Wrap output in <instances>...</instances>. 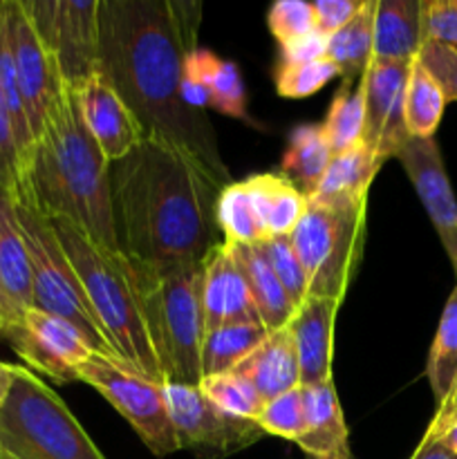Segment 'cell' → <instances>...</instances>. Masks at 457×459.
Returning a JSON list of instances; mask_svg holds the SVG:
<instances>
[{"mask_svg":"<svg viewBox=\"0 0 457 459\" xmlns=\"http://www.w3.org/2000/svg\"><path fill=\"white\" fill-rule=\"evenodd\" d=\"M202 4L99 0V63L143 130L200 160L222 186L231 175L209 112L182 101L184 61L197 49Z\"/></svg>","mask_w":457,"mask_h":459,"instance_id":"1","label":"cell"},{"mask_svg":"<svg viewBox=\"0 0 457 459\" xmlns=\"http://www.w3.org/2000/svg\"><path fill=\"white\" fill-rule=\"evenodd\" d=\"M421 48V0H375L372 61L412 63Z\"/></svg>","mask_w":457,"mask_h":459,"instance_id":"22","label":"cell"},{"mask_svg":"<svg viewBox=\"0 0 457 459\" xmlns=\"http://www.w3.org/2000/svg\"><path fill=\"white\" fill-rule=\"evenodd\" d=\"M16 372H18V366H13V363L0 361V408H3L4 399H7V394H9V390H12L13 377H16Z\"/></svg>","mask_w":457,"mask_h":459,"instance_id":"47","label":"cell"},{"mask_svg":"<svg viewBox=\"0 0 457 459\" xmlns=\"http://www.w3.org/2000/svg\"><path fill=\"white\" fill-rule=\"evenodd\" d=\"M381 161L367 151L363 143H357L349 151L332 157L325 175L316 191L307 197L314 202H357L367 200L370 186L376 173L381 170Z\"/></svg>","mask_w":457,"mask_h":459,"instance_id":"25","label":"cell"},{"mask_svg":"<svg viewBox=\"0 0 457 459\" xmlns=\"http://www.w3.org/2000/svg\"><path fill=\"white\" fill-rule=\"evenodd\" d=\"M269 336L263 323H227L204 332L202 341V379L231 372Z\"/></svg>","mask_w":457,"mask_h":459,"instance_id":"27","label":"cell"},{"mask_svg":"<svg viewBox=\"0 0 457 459\" xmlns=\"http://www.w3.org/2000/svg\"><path fill=\"white\" fill-rule=\"evenodd\" d=\"M446 103L442 88L415 58L410 63L406 94H403V119H406L408 134L417 139L435 137Z\"/></svg>","mask_w":457,"mask_h":459,"instance_id":"29","label":"cell"},{"mask_svg":"<svg viewBox=\"0 0 457 459\" xmlns=\"http://www.w3.org/2000/svg\"><path fill=\"white\" fill-rule=\"evenodd\" d=\"M215 215L227 245H260L267 240L245 182H231L220 191Z\"/></svg>","mask_w":457,"mask_h":459,"instance_id":"32","label":"cell"},{"mask_svg":"<svg viewBox=\"0 0 457 459\" xmlns=\"http://www.w3.org/2000/svg\"><path fill=\"white\" fill-rule=\"evenodd\" d=\"M341 303L343 300L309 296L287 325L298 357L300 385H316L332 379V348Z\"/></svg>","mask_w":457,"mask_h":459,"instance_id":"18","label":"cell"},{"mask_svg":"<svg viewBox=\"0 0 457 459\" xmlns=\"http://www.w3.org/2000/svg\"><path fill=\"white\" fill-rule=\"evenodd\" d=\"M264 435H276V437L298 442L305 433V390L303 385L272 399L263 406L258 420Z\"/></svg>","mask_w":457,"mask_h":459,"instance_id":"35","label":"cell"},{"mask_svg":"<svg viewBox=\"0 0 457 459\" xmlns=\"http://www.w3.org/2000/svg\"><path fill=\"white\" fill-rule=\"evenodd\" d=\"M426 377H428L435 402L442 406L457 385V287L444 305L437 334L430 345Z\"/></svg>","mask_w":457,"mask_h":459,"instance_id":"30","label":"cell"},{"mask_svg":"<svg viewBox=\"0 0 457 459\" xmlns=\"http://www.w3.org/2000/svg\"><path fill=\"white\" fill-rule=\"evenodd\" d=\"M31 307L30 254L18 227L12 193L0 188V332L21 321Z\"/></svg>","mask_w":457,"mask_h":459,"instance_id":"17","label":"cell"},{"mask_svg":"<svg viewBox=\"0 0 457 459\" xmlns=\"http://www.w3.org/2000/svg\"><path fill=\"white\" fill-rule=\"evenodd\" d=\"M305 390V433L298 448L309 457H334L349 451L348 426L343 408L336 394L334 379L316 385H303Z\"/></svg>","mask_w":457,"mask_h":459,"instance_id":"21","label":"cell"},{"mask_svg":"<svg viewBox=\"0 0 457 459\" xmlns=\"http://www.w3.org/2000/svg\"><path fill=\"white\" fill-rule=\"evenodd\" d=\"M334 76H341V72L327 56L300 65H280L276 70V90L285 99H305L325 88Z\"/></svg>","mask_w":457,"mask_h":459,"instance_id":"36","label":"cell"},{"mask_svg":"<svg viewBox=\"0 0 457 459\" xmlns=\"http://www.w3.org/2000/svg\"><path fill=\"white\" fill-rule=\"evenodd\" d=\"M424 40L457 48V0H421V43Z\"/></svg>","mask_w":457,"mask_h":459,"instance_id":"42","label":"cell"},{"mask_svg":"<svg viewBox=\"0 0 457 459\" xmlns=\"http://www.w3.org/2000/svg\"><path fill=\"white\" fill-rule=\"evenodd\" d=\"M352 81H343L336 97L332 99L325 121L321 124L327 143L332 148V155L349 151L363 139V124H366L363 90L361 85H357V88H352Z\"/></svg>","mask_w":457,"mask_h":459,"instance_id":"31","label":"cell"},{"mask_svg":"<svg viewBox=\"0 0 457 459\" xmlns=\"http://www.w3.org/2000/svg\"><path fill=\"white\" fill-rule=\"evenodd\" d=\"M410 63H379L372 61L363 72V124L361 143L385 164L388 160H397L399 151L410 139L403 119V94H406Z\"/></svg>","mask_w":457,"mask_h":459,"instance_id":"14","label":"cell"},{"mask_svg":"<svg viewBox=\"0 0 457 459\" xmlns=\"http://www.w3.org/2000/svg\"><path fill=\"white\" fill-rule=\"evenodd\" d=\"M76 108L85 128L94 137L106 160L119 161L143 142V130L124 99L99 67L85 83L74 90Z\"/></svg>","mask_w":457,"mask_h":459,"instance_id":"16","label":"cell"},{"mask_svg":"<svg viewBox=\"0 0 457 459\" xmlns=\"http://www.w3.org/2000/svg\"><path fill=\"white\" fill-rule=\"evenodd\" d=\"M200 390L213 406L228 412V415L240 417V420H258L260 411L264 406L254 385L242 379V377H237L236 372L206 377V379H202Z\"/></svg>","mask_w":457,"mask_h":459,"instance_id":"33","label":"cell"},{"mask_svg":"<svg viewBox=\"0 0 457 459\" xmlns=\"http://www.w3.org/2000/svg\"><path fill=\"white\" fill-rule=\"evenodd\" d=\"M453 420H457V385L455 390H453L451 397H448L442 406H437V415L433 417L430 426H444Z\"/></svg>","mask_w":457,"mask_h":459,"instance_id":"46","label":"cell"},{"mask_svg":"<svg viewBox=\"0 0 457 459\" xmlns=\"http://www.w3.org/2000/svg\"><path fill=\"white\" fill-rule=\"evenodd\" d=\"M428 430L430 433L439 435V437H442L444 442H446L448 446L457 453V420L448 421V424H444V426H428Z\"/></svg>","mask_w":457,"mask_h":459,"instance_id":"48","label":"cell"},{"mask_svg":"<svg viewBox=\"0 0 457 459\" xmlns=\"http://www.w3.org/2000/svg\"><path fill=\"white\" fill-rule=\"evenodd\" d=\"M49 224L79 276L116 361L143 379L164 384L160 361L148 336L142 294L124 255H110L97 249L81 236V231L63 220H49Z\"/></svg>","mask_w":457,"mask_h":459,"instance_id":"4","label":"cell"},{"mask_svg":"<svg viewBox=\"0 0 457 459\" xmlns=\"http://www.w3.org/2000/svg\"><path fill=\"white\" fill-rule=\"evenodd\" d=\"M363 3L366 0H314L316 31H321L323 36H332L361 12Z\"/></svg>","mask_w":457,"mask_h":459,"instance_id":"43","label":"cell"},{"mask_svg":"<svg viewBox=\"0 0 457 459\" xmlns=\"http://www.w3.org/2000/svg\"><path fill=\"white\" fill-rule=\"evenodd\" d=\"M222 188L200 160L161 139L112 161L116 245L137 285L204 264L224 245L215 215Z\"/></svg>","mask_w":457,"mask_h":459,"instance_id":"2","label":"cell"},{"mask_svg":"<svg viewBox=\"0 0 457 459\" xmlns=\"http://www.w3.org/2000/svg\"><path fill=\"white\" fill-rule=\"evenodd\" d=\"M0 22L7 36L18 88L36 142L49 112L67 88L63 85L56 61L40 40L22 0H0Z\"/></svg>","mask_w":457,"mask_h":459,"instance_id":"12","label":"cell"},{"mask_svg":"<svg viewBox=\"0 0 457 459\" xmlns=\"http://www.w3.org/2000/svg\"><path fill=\"white\" fill-rule=\"evenodd\" d=\"M22 186V160L18 151L16 134H13L12 117H9L7 103L0 92V188L12 193L13 197L21 193Z\"/></svg>","mask_w":457,"mask_h":459,"instance_id":"41","label":"cell"},{"mask_svg":"<svg viewBox=\"0 0 457 459\" xmlns=\"http://www.w3.org/2000/svg\"><path fill=\"white\" fill-rule=\"evenodd\" d=\"M13 200L27 202L47 220L72 224L97 249L119 255L110 161L85 128L70 90L63 92L36 137L22 166L21 193Z\"/></svg>","mask_w":457,"mask_h":459,"instance_id":"3","label":"cell"},{"mask_svg":"<svg viewBox=\"0 0 457 459\" xmlns=\"http://www.w3.org/2000/svg\"><path fill=\"white\" fill-rule=\"evenodd\" d=\"M0 459H106L67 403L18 366L0 408Z\"/></svg>","mask_w":457,"mask_h":459,"instance_id":"5","label":"cell"},{"mask_svg":"<svg viewBox=\"0 0 457 459\" xmlns=\"http://www.w3.org/2000/svg\"><path fill=\"white\" fill-rule=\"evenodd\" d=\"M267 22L273 39L278 40V45H285L289 40H296L300 36H307L312 31H316L314 4L305 3V0H280V3L272 4Z\"/></svg>","mask_w":457,"mask_h":459,"instance_id":"38","label":"cell"},{"mask_svg":"<svg viewBox=\"0 0 457 459\" xmlns=\"http://www.w3.org/2000/svg\"><path fill=\"white\" fill-rule=\"evenodd\" d=\"M417 61L442 88L446 101H457V48L439 40H424L417 52Z\"/></svg>","mask_w":457,"mask_h":459,"instance_id":"39","label":"cell"},{"mask_svg":"<svg viewBox=\"0 0 457 459\" xmlns=\"http://www.w3.org/2000/svg\"><path fill=\"white\" fill-rule=\"evenodd\" d=\"M323 56H327V36H323L321 31H312V34L280 45V65H300V63H312Z\"/></svg>","mask_w":457,"mask_h":459,"instance_id":"44","label":"cell"},{"mask_svg":"<svg viewBox=\"0 0 457 459\" xmlns=\"http://www.w3.org/2000/svg\"><path fill=\"white\" fill-rule=\"evenodd\" d=\"M202 307H204L206 330L240 321L260 323L258 309L251 299L240 264L227 242L218 247L204 263Z\"/></svg>","mask_w":457,"mask_h":459,"instance_id":"19","label":"cell"},{"mask_svg":"<svg viewBox=\"0 0 457 459\" xmlns=\"http://www.w3.org/2000/svg\"><path fill=\"white\" fill-rule=\"evenodd\" d=\"M264 238L291 236L307 209V197L282 175L260 173L245 179Z\"/></svg>","mask_w":457,"mask_h":459,"instance_id":"23","label":"cell"},{"mask_svg":"<svg viewBox=\"0 0 457 459\" xmlns=\"http://www.w3.org/2000/svg\"><path fill=\"white\" fill-rule=\"evenodd\" d=\"M397 160L401 161L408 179L415 186L457 276V200L448 182L437 142L435 137H410L399 151Z\"/></svg>","mask_w":457,"mask_h":459,"instance_id":"15","label":"cell"},{"mask_svg":"<svg viewBox=\"0 0 457 459\" xmlns=\"http://www.w3.org/2000/svg\"><path fill=\"white\" fill-rule=\"evenodd\" d=\"M164 399L179 451L202 459H224L264 435L255 420H240L213 406L200 385L164 384Z\"/></svg>","mask_w":457,"mask_h":459,"instance_id":"11","label":"cell"},{"mask_svg":"<svg viewBox=\"0 0 457 459\" xmlns=\"http://www.w3.org/2000/svg\"><path fill=\"white\" fill-rule=\"evenodd\" d=\"M13 211L30 254L34 309L70 323L94 354H103L116 361L49 220L22 200H13Z\"/></svg>","mask_w":457,"mask_h":459,"instance_id":"8","label":"cell"},{"mask_svg":"<svg viewBox=\"0 0 457 459\" xmlns=\"http://www.w3.org/2000/svg\"><path fill=\"white\" fill-rule=\"evenodd\" d=\"M76 381H83L99 390L133 426L134 433L152 455L166 457L179 451L168 408H166L164 384L143 379L103 354H92L83 366H79Z\"/></svg>","mask_w":457,"mask_h":459,"instance_id":"9","label":"cell"},{"mask_svg":"<svg viewBox=\"0 0 457 459\" xmlns=\"http://www.w3.org/2000/svg\"><path fill=\"white\" fill-rule=\"evenodd\" d=\"M375 48V0H366L361 12L345 27L327 36V58L339 67L343 81L361 79L372 63Z\"/></svg>","mask_w":457,"mask_h":459,"instance_id":"28","label":"cell"},{"mask_svg":"<svg viewBox=\"0 0 457 459\" xmlns=\"http://www.w3.org/2000/svg\"><path fill=\"white\" fill-rule=\"evenodd\" d=\"M410 459H457V453L439 435L426 430L424 439H421Z\"/></svg>","mask_w":457,"mask_h":459,"instance_id":"45","label":"cell"},{"mask_svg":"<svg viewBox=\"0 0 457 459\" xmlns=\"http://www.w3.org/2000/svg\"><path fill=\"white\" fill-rule=\"evenodd\" d=\"M332 157L334 155H332V148L321 126H298L289 134V146L280 161V175L289 179L305 197H309L321 184Z\"/></svg>","mask_w":457,"mask_h":459,"instance_id":"26","label":"cell"},{"mask_svg":"<svg viewBox=\"0 0 457 459\" xmlns=\"http://www.w3.org/2000/svg\"><path fill=\"white\" fill-rule=\"evenodd\" d=\"M215 54L211 49H193L184 61L182 74V101L191 110L206 112L211 108V90H209V70Z\"/></svg>","mask_w":457,"mask_h":459,"instance_id":"40","label":"cell"},{"mask_svg":"<svg viewBox=\"0 0 457 459\" xmlns=\"http://www.w3.org/2000/svg\"><path fill=\"white\" fill-rule=\"evenodd\" d=\"M209 90L211 108L227 117L245 119L246 117V97L245 83H242L240 70L236 63L222 61L215 56L209 70Z\"/></svg>","mask_w":457,"mask_h":459,"instance_id":"37","label":"cell"},{"mask_svg":"<svg viewBox=\"0 0 457 459\" xmlns=\"http://www.w3.org/2000/svg\"><path fill=\"white\" fill-rule=\"evenodd\" d=\"M366 213L367 200H307V209L289 240L305 269L312 299H345L361 260Z\"/></svg>","mask_w":457,"mask_h":459,"instance_id":"7","label":"cell"},{"mask_svg":"<svg viewBox=\"0 0 457 459\" xmlns=\"http://www.w3.org/2000/svg\"><path fill=\"white\" fill-rule=\"evenodd\" d=\"M258 247H260V251L264 254V258H267V263L272 264L276 278L280 281L287 299H289L291 305L298 309L300 305L307 300L309 287H307V276H305V269H303V264H300L298 255H296L289 236L267 238V240L260 242Z\"/></svg>","mask_w":457,"mask_h":459,"instance_id":"34","label":"cell"},{"mask_svg":"<svg viewBox=\"0 0 457 459\" xmlns=\"http://www.w3.org/2000/svg\"><path fill=\"white\" fill-rule=\"evenodd\" d=\"M0 339L12 345L31 372L49 377L54 384L76 381L79 366L94 354L70 323L34 307L27 309L21 321L4 327Z\"/></svg>","mask_w":457,"mask_h":459,"instance_id":"13","label":"cell"},{"mask_svg":"<svg viewBox=\"0 0 457 459\" xmlns=\"http://www.w3.org/2000/svg\"><path fill=\"white\" fill-rule=\"evenodd\" d=\"M202 282L204 264H195L137 285L164 384H202V341L206 332Z\"/></svg>","mask_w":457,"mask_h":459,"instance_id":"6","label":"cell"},{"mask_svg":"<svg viewBox=\"0 0 457 459\" xmlns=\"http://www.w3.org/2000/svg\"><path fill=\"white\" fill-rule=\"evenodd\" d=\"M307 459H357L352 455V451H343V453H339V455H334V457H309L307 455Z\"/></svg>","mask_w":457,"mask_h":459,"instance_id":"49","label":"cell"},{"mask_svg":"<svg viewBox=\"0 0 457 459\" xmlns=\"http://www.w3.org/2000/svg\"><path fill=\"white\" fill-rule=\"evenodd\" d=\"M231 372L254 385L264 403L300 385V366L287 327L269 332L267 339L242 359Z\"/></svg>","mask_w":457,"mask_h":459,"instance_id":"20","label":"cell"},{"mask_svg":"<svg viewBox=\"0 0 457 459\" xmlns=\"http://www.w3.org/2000/svg\"><path fill=\"white\" fill-rule=\"evenodd\" d=\"M233 249L240 272L245 276L249 294L254 299L255 309H258L260 323L269 332L282 330L289 325L296 307L287 299L280 281L273 273L272 264L267 263L264 254L258 245H228Z\"/></svg>","mask_w":457,"mask_h":459,"instance_id":"24","label":"cell"},{"mask_svg":"<svg viewBox=\"0 0 457 459\" xmlns=\"http://www.w3.org/2000/svg\"><path fill=\"white\" fill-rule=\"evenodd\" d=\"M22 4L56 61L63 85L74 92L101 67L99 0H22Z\"/></svg>","mask_w":457,"mask_h":459,"instance_id":"10","label":"cell"}]
</instances>
